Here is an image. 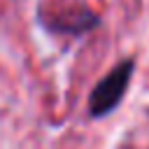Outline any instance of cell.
<instances>
[{"label": "cell", "mask_w": 149, "mask_h": 149, "mask_svg": "<svg viewBox=\"0 0 149 149\" xmlns=\"http://www.w3.org/2000/svg\"><path fill=\"white\" fill-rule=\"evenodd\" d=\"M133 70H135L133 58H126L98 81V86L88 95V114L93 119H102L119 107V102L123 100L126 88L130 84Z\"/></svg>", "instance_id": "6da1fadb"}]
</instances>
